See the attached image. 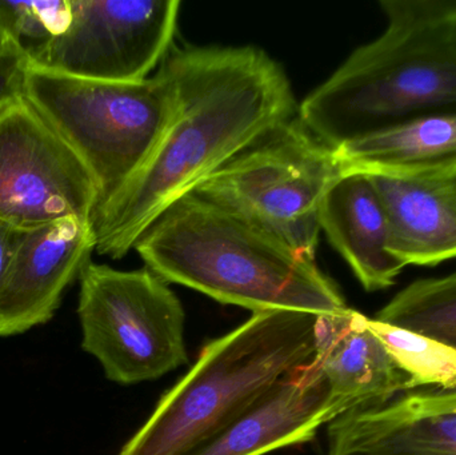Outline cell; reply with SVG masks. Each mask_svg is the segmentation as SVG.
Returning <instances> with one entry per match:
<instances>
[{
	"label": "cell",
	"instance_id": "cell-21",
	"mask_svg": "<svg viewBox=\"0 0 456 455\" xmlns=\"http://www.w3.org/2000/svg\"><path fill=\"white\" fill-rule=\"evenodd\" d=\"M24 234L26 232H21L10 224L0 222V288L4 283L8 270H10L19 245L23 240Z\"/></svg>",
	"mask_w": 456,
	"mask_h": 455
},
{
	"label": "cell",
	"instance_id": "cell-4",
	"mask_svg": "<svg viewBox=\"0 0 456 455\" xmlns=\"http://www.w3.org/2000/svg\"><path fill=\"white\" fill-rule=\"evenodd\" d=\"M318 314L268 310L203 347L119 455H187L313 362Z\"/></svg>",
	"mask_w": 456,
	"mask_h": 455
},
{
	"label": "cell",
	"instance_id": "cell-16",
	"mask_svg": "<svg viewBox=\"0 0 456 455\" xmlns=\"http://www.w3.org/2000/svg\"><path fill=\"white\" fill-rule=\"evenodd\" d=\"M342 175L428 181L456 176V114L414 120L334 150Z\"/></svg>",
	"mask_w": 456,
	"mask_h": 455
},
{
	"label": "cell",
	"instance_id": "cell-9",
	"mask_svg": "<svg viewBox=\"0 0 456 455\" xmlns=\"http://www.w3.org/2000/svg\"><path fill=\"white\" fill-rule=\"evenodd\" d=\"M69 29L32 66L82 79L136 83L168 55L178 0H71Z\"/></svg>",
	"mask_w": 456,
	"mask_h": 455
},
{
	"label": "cell",
	"instance_id": "cell-5",
	"mask_svg": "<svg viewBox=\"0 0 456 455\" xmlns=\"http://www.w3.org/2000/svg\"><path fill=\"white\" fill-rule=\"evenodd\" d=\"M24 98L95 179V211L141 173L179 110L175 85L162 67L142 82L112 83L29 64Z\"/></svg>",
	"mask_w": 456,
	"mask_h": 455
},
{
	"label": "cell",
	"instance_id": "cell-15",
	"mask_svg": "<svg viewBox=\"0 0 456 455\" xmlns=\"http://www.w3.org/2000/svg\"><path fill=\"white\" fill-rule=\"evenodd\" d=\"M388 222V253L404 266L456 259V176L403 181L369 175Z\"/></svg>",
	"mask_w": 456,
	"mask_h": 455
},
{
	"label": "cell",
	"instance_id": "cell-6",
	"mask_svg": "<svg viewBox=\"0 0 456 455\" xmlns=\"http://www.w3.org/2000/svg\"><path fill=\"white\" fill-rule=\"evenodd\" d=\"M342 176L334 150L294 117L206 178L195 194L315 261L319 211Z\"/></svg>",
	"mask_w": 456,
	"mask_h": 455
},
{
	"label": "cell",
	"instance_id": "cell-18",
	"mask_svg": "<svg viewBox=\"0 0 456 455\" xmlns=\"http://www.w3.org/2000/svg\"><path fill=\"white\" fill-rule=\"evenodd\" d=\"M378 338L394 360L411 377L415 390L456 389V349L422 334L370 320Z\"/></svg>",
	"mask_w": 456,
	"mask_h": 455
},
{
	"label": "cell",
	"instance_id": "cell-17",
	"mask_svg": "<svg viewBox=\"0 0 456 455\" xmlns=\"http://www.w3.org/2000/svg\"><path fill=\"white\" fill-rule=\"evenodd\" d=\"M374 320L456 349V272L415 280L399 291Z\"/></svg>",
	"mask_w": 456,
	"mask_h": 455
},
{
	"label": "cell",
	"instance_id": "cell-22",
	"mask_svg": "<svg viewBox=\"0 0 456 455\" xmlns=\"http://www.w3.org/2000/svg\"><path fill=\"white\" fill-rule=\"evenodd\" d=\"M7 43L8 42H5L4 37H3L2 35H0V51H2L3 48H4L5 45H7Z\"/></svg>",
	"mask_w": 456,
	"mask_h": 455
},
{
	"label": "cell",
	"instance_id": "cell-12",
	"mask_svg": "<svg viewBox=\"0 0 456 455\" xmlns=\"http://www.w3.org/2000/svg\"><path fill=\"white\" fill-rule=\"evenodd\" d=\"M313 362L279 381L221 435L187 455H265L300 445L348 413Z\"/></svg>",
	"mask_w": 456,
	"mask_h": 455
},
{
	"label": "cell",
	"instance_id": "cell-20",
	"mask_svg": "<svg viewBox=\"0 0 456 455\" xmlns=\"http://www.w3.org/2000/svg\"><path fill=\"white\" fill-rule=\"evenodd\" d=\"M28 66L26 53L11 43L0 51V112L23 98Z\"/></svg>",
	"mask_w": 456,
	"mask_h": 455
},
{
	"label": "cell",
	"instance_id": "cell-8",
	"mask_svg": "<svg viewBox=\"0 0 456 455\" xmlns=\"http://www.w3.org/2000/svg\"><path fill=\"white\" fill-rule=\"evenodd\" d=\"M98 197L85 163L24 96L0 112V222L21 232L91 223Z\"/></svg>",
	"mask_w": 456,
	"mask_h": 455
},
{
	"label": "cell",
	"instance_id": "cell-13",
	"mask_svg": "<svg viewBox=\"0 0 456 455\" xmlns=\"http://www.w3.org/2000/svg\"><path fill=\"white\" fill-rule=\"evenodd\" d=\"M313 365L350 411L415 390L411 377L370 328V318L348 307L318 315Z\"/></svg>",
	"mask_w": 456,
	"mask_h": 455
},
{
	"label": "cell",
	"instance_id": "cell-10",
	"mask_svg": "<svg viewBox=\"0 0 456 455\" xmlns=\"http://www.w3.org/2000/svg\"><path fill=\"white\" fill-rule=\"evenodd\" d=\"M94 250L90 222L66 219L26 232L0 288V337L47 323Z\"/></svg>",
	"mask_w": 456,
	"mask_h": 455
},
{
	"label": "cell",
	"instance_id": "cell-1",
	"mask_svg": "<svg viewBox=\"0 0 456 455\" xmlns=\"http://www.w3.org/2000/svg\"><path fill=\"white\" fill-rule=\"evenodd\" d=\"M162 69L175 85L178 114L141 173L91 218L96 253L112 259L299 109L281 64L251 45L176 48Z\"/></svg>",
	"mask_w": 456,
	"mask_h": 455
},
{
	"label": "cell",
	"instance_id": "cell-3",
	"mask_svg": "<svg viewBox=\"0 0 456 455\" xmlns=\"http://www.w3.org/2000/svg\"><path fill=\"white\" fill-rule=\"evenodd\" d=\"M134 248L166 282L252 314L289 310L321 315L347 309L315 261L195 192L171 205Z\"/></svg>",
	"mask_w": 456,
	"mask_h": 455
},
{
	"label": "cell",
	"instance_id": "cell-14",
	"mask_svg": "<svg viewBox=\"0 0 456 455\" xmlns=\"http://www.w3.org/2000/svg\"><path fill=\"white\" fill-rule=\"evenodd\" d=\"M319 223L364 290L390 288L406 267L388 253L387 216L369 175L340 176L322 202Z\"/></svg>",
	"mask_w": 456,
	"mask_h": 455
},
{
	"label": "cell",
	"instance_id": "cell-19",
	"mask_svg": "<svg viewBox=\"0 0 456 455\" xmlns=\"http://www.w3.org/2000/svg\"><path fill=\"white\" fill-rule=\"evenodd\" d=\"M71 0L0 2V35L34 61L69 29Z\"/></svg>",
	"mask_w": 456,
	"mask_h": 455
},
{
	"label": "cell",
	"instance_id": "cell-2",
	"mask_svg": "<svg viewBox=\"0 0 456 455\" xmlns=\"http://www.w3.org/2000/svg\"><path fill=\"white\" fill-rule=\"evenodd\" d=\"M387 27L303 101L297 118L330 149L456 114V0H382Z\"/></svg>",
	"mask_w": 456,
	"mask_h": 455
},
{
	"label": "cell",
	"instance_id": "cell-11",
	"mask_svg": "<svg viewBox=\"0 0 456 455\" xmlns=\"http://www.w3.org/2000/svg\"><path fill=\"white\" fill-rule=\"evenodd\" d=\"M329 455H456V389L410 390L338 417Z\"/></svg>",
	"mask_w": 456,
	"mask_h": 455
},
{
	"label": "cell",
	"instance_id": "cell-7",
	"mask_svg": "<svg viewBox=\"0 0 456 455\" xmlns=\"http://www.w3.org/2000/svg\"><path fill=\"white\" fill-rule=\"evenodd\" d=\"M79 280L82 347L110 381H154L189 362L183 305L149 267L120 272L90 261Z\"/></svg>",
	"mask_w": 456,
	"mask_h": 455
}]
</instances>
